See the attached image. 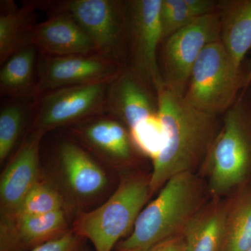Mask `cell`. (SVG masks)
Returning <instances> with one entry per match:
<instances>
[{
    "mask_svg": "<svg viewBox=\"0 0 251 251\" xmlns=\"http://www.w3.org/2000/svg\"><path fill=\"white\" fill-rule=\"evenodd\" d=\"M44 22L37 23L31 31L30 44L41 55L62 57L97 53L92 41L70 15L50 14Z\"/></svg>",
    "mask_w": 251,
    "mask_h": 251,
    "instance_id": "cell-15",
    "label": "cell"
},
{
    "mask_svg": "<svg viewBox=\"0 0 251 251\" xmlns=\"http://www.w3.org/2000/svg\"><path fill=\"white\" fill-rule=\"evenodd\" d=\"M65 210L1 220L0 251L34 249L69 232Z\"/></svg>",
    "mask_w": 251,
    "mask_h": 251,
    "instance_id": "cell-16",
    "label": "cell"
},
{
    "mask_svg": "<svg viewBox=\"0 0 251 251\" xmlns=\"http://www.w3.org/2000/svg\"><path fill=\"white\" fill-rule=\"evenodd\" d=\"M0 14V64L30 44V36L37 6L29 1L19 8L12 1H1Z\"/></svg>",
    "mask_w": 251,
    "mask_h": 251,
    "instance_id": "cell-18",
    "label": "cell"
},
{
    "mask_svg": "<svg viewBox=\"0 0 251 251\" xmlns=\"http://www.w3.org/2000/svg\"><path fill=\"white\" fill-rule=\"evenodd\" d=\"M250 69L237 67L221 41L211 43L196 61L183 98L201 111L224 115L245 87Z\"/></svg>",
    "mask_w": 251,
    "mask_h": 251,
    "instance_id": "cell-5",
    "label": "cell"
},
{
    "mask_svg": "<svg viewBox=\"0 0 251 251\" xmlns=\"http://www.w3.org/2000/svg\"><path fill=\"white\" fill-rule=\"evenodd\" d=\"M36 98L12 99L0 112V161L11 154L26 124L32 120Z\"/></svg>",
    "mask_w": 251,
    "mask_h": 251,
    "instance_id": "cell-22",
    "label": "cell"
},
{
    "mask_svg": "<svg viewBox=\"0 0 251 251\" xmlns=\"http://www.w3.org/2000/svg\"><path fill=\"white\" fill-rule=\"evenodd\" d=\"M158 115L166 141L153 160L151 193L176 175L193 173L202 166L220 129L219 116L198 110L166 87L156 92Z\"/></svg>",
    "mask_w": 251,
    "mask_h": 251,
    "instance_id": "cell-1",
    "label": "cell"
},
{
    "mask_svg": "<svg viewBox=\"0 0 251 251\" xmlns=\"http://www.w3.org/2000/svg\"><path fill=\"white\" fill-rule=\"evenodd\" d=\"M251 247V191L228 208L222 251H247Z\"/></svg>",
    "mask_w": 251,
    "mask_h": 251,
    "instance_id": "cell-23",
    "label": "cell"
},
{
    "mask_svg": "<svg viewBox=\"0 0 251 251\" xmlns=\"http://www.w3.org/2000/svg\"><path fill=\"white\" fill-rule=\"evenodd\" d=\"M130 139L138 152L153 160L164 146V128L158 113L138 123L129 130Z\"/></svg>",
    "mask_w": 251,
    "mask_h": 251,
    "instance_id": "cell-25",
    "label": "cell"
},
{
    "mask_svg": "<svg viewBox=\"0 0 251 251\" xmlns=\"http://www.w3.org/2000/svg\"><path fill=\"white\" fill-rule=\"evenodd\" d=\"M202 185L193 173L173 176L159 194L140 213L131 233L117 244L115 251H150L183 234L201 210Z\"/></svg>",
    "mask_w": 251,
    "mask_h": 251,
    "instance_id": "cell-2",
    "label": "cell"
},
{
    "mask_svg": "<svg viewBox=\"0 0 251 251\" xmlns=\"http://www.w3.org/2000/svg\"><path fill=\"white\" fill-rule=\"evenodd\" d=\"M109 83L72 86L43 94L36 99L30 129L46 133L106 112Z\"/></svg>",
    "mask_w": 251,
    "mask_h": 251,
    "instance_id": "cell-9",
    "label": "cell"
},
{
    "mask_svg": "<svg viewBox=\"0 0 251 251\" xmlns=\"http://www.w3.org/2000/svg\"><path fill=\"white\" fill-rule=\"evenodd\" d=\"M38 9L72 16L92 41L96 52L126 67L125 1L65 0L36 1Z\"/></svg>",
    "mask_w": 251,
    "mask_h": 251,
    "instance_id": "cell-6",
    "label": "cell"
},
{
    "mask_svg": "<svg viewBox=\"0 0 251 251\" xmlns=\"http://www.w3.org/2000/svg\"><path fill=\"white\" fill-rule=\"evenodd\" d=\"M228 207L213 203L198 211L183 232L187 251H222Z\"/></svg>",
    "mask_w": 251,
    "mask_h": 251,
    "instance_id": "cell-20",
    "label": "cell"
},
{
    "mask_svg": "<svg viewBox=\"0 0 251 251\" xmlns=\"http://www.w3.org/2000/svg\"><path fill=\"white\" fill-rule=\"evenodd\" d=\"M126 68L97 53L49 57L39 54L36 99L50 91L72 86L110 82Z\"/></svg>",
    "mask_w": 251,
    "mask_h": 251,
    "instance_id": "cell-10",
    "label": "cell"
},
{
    "mask_svg": "<svg viewBox=\"0 0 251 251\" xmlns=\"http://www.w3.org/2000/svg\"><path fill=\"white\" fill-rule=\"evenodd\" d=\"M150 251H187L182 234L158 244Z\"/></svg>",
    "mask_w": 251,
    "mask_h": 251,
    "instance_id": "cell-27",
    "label": "cell"
},
{
    "mask_svg": "<svg viewBox=\"0 0 251 251\" xmlns=\"http://www.w3.org/2000/svg\"><path fill=\"white\" fill-rule=\"evenodd\" d=\"M156 94L136 74L126 67L109 83L106 112L128 130L158 113Z\"/></svg>",
    "mask_w": 251,
    "mask_h": 251,
    "instance_id": "cell-14",
    "label": "cell"
},
{
    "mask_svg": "<svg viewBox=\"0 0 251 251\" xmlns=\"http://www.w3.org/2000/svg\"><path fill=\"white\" fill-rule=\"evenodd\" d=\"M220 40L236 65L242 67L251 49V0L218 1Z\"/></svg>",
    "mask_w": 251,
    "mask_h": 251,
    "instance_id": "cell-17",
    "label": "cell"
},
{
    "mask_svg": "<svg viewBox=\"0 0 251 251\" xmlns=\"http://www.w3.org/2000/svg\"><path fill=\"white\" fill-rule=\"evenodd\" d=\"M39 52L35 46L28 45L13 54L0 71L1 97L12 99L36 98Z\"/></svg>",
    "mask_w": 251,
    "mask_h": 251,
    "instance_id": "cell-19",
    "label": "cell"
},
{
    "mask_svg": "<svg viewBox=\"0 0 251 251\" xmlns=\"http://www.w3.org/2000/svg\"><path fill=\"white\" fill-rule=\"evenodd\" d=\"M161 0L125 1L127 23L126 67L156 94L164 87L158 66L162 41Z\"/></svg>",
    "mask_w": 251,
    "mask_h": 251,
    "instance_id": "cell-8",
    "label": "cell"
},
{
    "mask_svg": "<svg viewBox=\"0 0 251 251\" xmlns=\"http://www.w3.org/2000/svg\"><path fill=\"white\" fill-rule=\"evenodd\" d=\"M72 138L89 152L110 164L128 163L137 151L129 130L107 112L70 126Z\"/></svg>",
    "mask_w": 251,
    "mask_h": 251,
    "instance_id": "cell-13",
    "label": "cell"
},
{
    "mask_svg": "<svg viewBox=\"0 0 251 251\" xmlns=\"http://www.w3.org/2000/svg\"><path fill=\"white\" fill-rule=\"evenodd\" d=\"M45 133L42 130L30 129L1 175V220L16 215L28 193L41 179L39 150Z\"/></svg>",
    "mask_w": 251,
    "mask_h": 251,
    "instance_id": "cell-12",
    "label": "cell"
},
{
    "mask_svg": "<svg viewBox=\"0 0 251 251\" xmlns=\"http://www.w3.org/2000/svg\"><path fill=\"white\" fill-rule=\"evenodd\" d=\"M250 83H251V67L250 71H249V75H248L247 84H246V86L249 85Z\"/></svg>",
    "mask_w": 251,
    "mask_h": 251,
    "instance_id": "cell-28",
    "label": "cell"
},
{
    "mask_svg": "<svg viewBox=\"0 0 251 251\" xmlns=\"http://www.w3.org/2000/svg\"><path fill=\"white\" fill-rule=\"evenodd\" d=\"M86 239L80 237L71 229L62 237L54 239L30 251H88Z\"/></svg>",
    "mask_w": 251,
    "mask_h": 251,
    "instance_id": "cell-26",
    "label": "cell"
},
{
    "mask_svg": "<svg viewBox=\"0 0 251 251\" xmlns=\"http://www.w3.org/2000/svg\"><path fill=\"white\" fill-rule=\"evenodd\" d=\"M247 251H251V247L250 248V249H249V250H248Z\"/></svg>",
    "mask_w": 251,
    "mask_h": 251,
    "instance_id": "cell-29",
    "label": "cell"
},
{
    "mask_svg": "<svg viewBox=\"0 0 251 251\" xmlns=\"http://www.w3.org/2000/svg\"><path fill=\"white\" fill-rule=\"evenodd\" d=\"M223 120L202 164L215 196L241 184L251 169V83L241 91Z\"/></svg>",
    "mask_w": 251,
    "mask_h": 251,
    "instance_id": "cell-3",
    "label": "cell"
},
{
    "mask_svg": "<svg viewBox=\"0 0 251 251\" xmlns=\"http://www.w3.org/2000/svg\"><path fill=\"white\" fill-rule=\"evenodd\" d=\"M214 0H161L162 42L198 18L217 11Z\"/></svg>",
    "mask_w": 251,
    "mask_h": 251,
    "instance_id": "cell-21",
    "label": "cell"
},
{
    "mask_svg": "<svg viewBox=\"0 0 251 251\" xmlns=\"http://www.w3.org/2000/svg\"><path fill=\"white\" fill-rule=\"evenodd\" d=\"M66 205L65 201L58 188L52 183L41 179L28 193L16 215L9 219L65 210Z\"/></svg>",
    "mask_w": 251,
    "mask_h": 251,
    "instance_id": "cell-24",
    "label": "cell"
},
{
    "mask_svg": "<svg viewBox=\"0 0 251 251\" xmlns=\"http://www.w3.org/2000/svg\"><path fill=\"white\" fill-rule=\"evenodd\" d=\"M151 195L150 178L126 177L103 204L80 212L72 229L90 241L95 251H112L133 227Z\"/></svg>",
    "mask_w": 251,
    "mask_h": 251,
    "instance_id": "cell-4",
    "label": "cell"
},
{
    "mask_svg": "<svg viewBox=\"0 0 251 251\" xmlns=\"http://www.w3.org/2000/svg\"><path fill=\"white\" fill-rule=\"evenodd\" d=\"M59 191L65 201L82 205L106 189L108 176L102 167L80 144L71 138L59 142L54 155Z\"/></svg>",
    "mask_w": 251,
    "mask_h": 251,
    "instance_id": "cell-11",
    "label": "cell"
},
{
    "mask_svg": "<svg viewBox=\"0 0 251 251\" xmlns=\"http://www.w3.org/2000/svg\"><path fill=\"white\" fill-rule=\"evenodd\" d=\"M219 41L218 11L198 18L165 39L158 51V66L164 87L184 97L200 54L206 46Z\"/></svg>",
    "mask_w": 251,
    "mask_h": 251,
    "instance_id": "cell-7",
    "label": "cell"
}]
</instances>
